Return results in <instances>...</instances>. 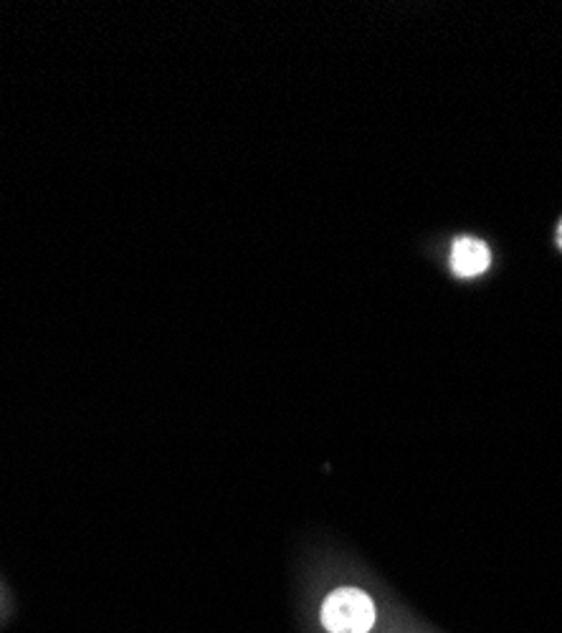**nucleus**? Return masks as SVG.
Segmentation results:
<instances>
[{
    "mask_svg": "<svg viewBox=\"0 0 562 633\" xmlns=\"http://www.w3.org/2000/svg\"><path fill=\"white\" fill-rule=\"evenodd\" d=\"M322 626L329 633H367L375 626V603L361 589H339L322 603Z\"/></svg>",
    "mask_w": 562,
    "mask_h": 633,
    "instance_id": "1",
    "label": "nucleus"
},
{
    "mask_svg": "<svg viewBox=\"0 0 562 633\" xmlns=\"http://www.w3.org/2000/svg\"><path fill=\"white\" fill-rule=\"evenodd\" d=\"M490 246L474 236H459L451 246V271L462 279L479 277L490 269Z\"/></svg>",
    "mask_w": 562,
    "mask_h": 633,
    "instance_id": "2",
    "label": "nucleus"
},
{
    "mask_svg": "<svg viewBox=\"0 0 562 633\" xmlns=\"http://www.w3.org/2000/svg\"><path fill=\"white\" fill-rule=\"evenodd\" d=\"M558 246L562 249V221H560V226H558Z\"/></svg>",
    "mask_w": 562,
    "mask_h": 633,
    "instance_id": "3",
    "label": "nucleus"
}]
</instances>
